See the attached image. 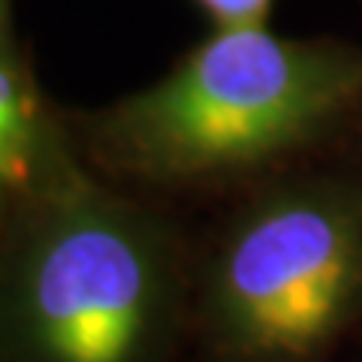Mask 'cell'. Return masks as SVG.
Segmentation results:
<instances>
[{"instance_id": "cell-1", "label": "cell", "mask_w": 362, "mask_h": 362, "mask_svg": "<svg viewBox=\"0 0 362 362\" xmlns=\"http://www.w3.org/2000/svg\"><path fill=\"white\" fill-rule=\"evenodd\" d=\"M362 112V45L214 28L163 78L97 118L106 160L154 185L278 163Z\"/></svg>"}, {"instance_id": "cell-2", "label": "cell", "mask_w": 362, "mask_h": 362, "mask_svg": "<svg viewBox=\"0 0 362 362\" xmlns=\"http://www.w3.org/2000/svg\"><path fill=\"white\" fill-rule=\"evenodd\" d=\"M0 275V338L18 362H154L175 311L160 223L82 173L28 202Z\"/></svg>"}, {"instance_id": "cell-3", "label": "cell", "mask_w": 362, "mask_h": 362, "mask_svg": "<svg viewBox=\"0 0 362 362\" xmlns=\"http://www.w3.org/2000/svg\"><path fill=\"white\" fill-rule=\"evenodd\" d=\"M202 320L230 362H314L362 320V185L308 178L251 202L214 251Z\"/></svg>"}, {"instance_id": "cell-4", "label": "cell", "mask_w": 362, "mask_h": 362, "mask_svg": "<svg viewBox=\"0 0 362 362\" xmlns=\"http://www.w3.org/2000/svg\"><path fill=\"white\" fill-rule=\"evenodd\" d=\"M76 173L25 73L0 37V197L33 202Z\"/></svg>"}, {"instance_id": "cell-5", "label": "cell", "mask_w": 362, "mask_h": 362, "mask_svg": "<svg viewBox=\"0 0 362 362\" xmlns=\"http://www.w3.org/2000/svg\"><path fill=\"white\" fill-rule=\"evenodd\" d=\"M194 4L211 18L214 28L259 25L272 9V0H194Z\"/></svg>"}, {"instance_id": "cell-6", "label": "cell", "mask_w": 362, "mask_h": 362, "mask_svg": "<svg viewBox=\"0 0 362 362\" xmlns=\"http://www.w3.org/2000/svg\"><path fill=\"white\" fill-rule=\"evenodd\" d=\"M9 0H0V37L9 40Z\"/></svg>"}, {"instance_id": "cell-7", "label": "cell", "mask_w": 362, "mask_h": 362, "mask_svg": "<svg viewBox=\"0 0 362 362\" xmlns=\"http://www.w3.org/2000/svg\"><path fill=\"white\" fill-rule=\"evenodd\" d=\"M0 202H4V197H0Z\"/></svg>"}]
</instances>
